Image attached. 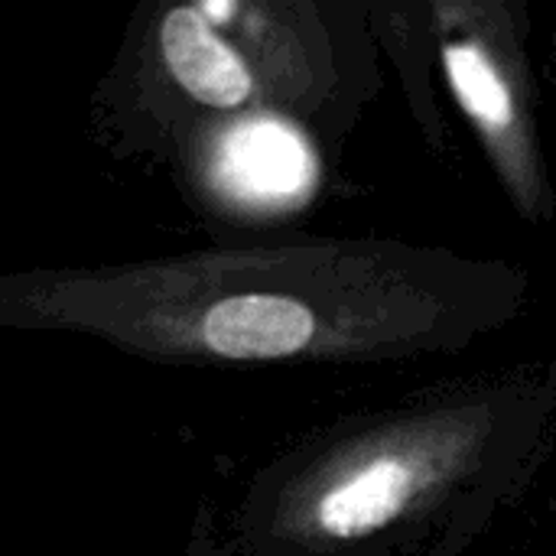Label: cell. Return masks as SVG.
<instances>
[{
	"instance_id": "cell-1",
	"label": "cell",
	"mask_w": 556,
	"mask_h": 556,
	"mask_svg": "<svg viewBox=\"0 0 556 556\" xmlns=\"http://www.w3.org/2000/svg\"><path fill=\"white\" fill-rule=\"evenodd\" d=\"M309 306L280 293H228L208 303L192 336L205 352L235 362H267L303 352L313 342Z\"/></svg>"
},
{
	"instance_id": "cell-2",
	"label": "cell",
	"mask_w": 556,
	"mask_h": 556,
	"mask_svg": "<svg viewBox=\"0 0 556 556\" xmlns=\"http://www.w3.org/2000/svg\"><path fill=\"white\" fill-rule=\"evenodd\" d=\"M160 52L169 75L208 108H241L254 91L251 68L235 46L222 39L202 3L166 10L160 20Z\"/></svg>"
},
{
	"instance_id": "cell-3",
	"label": "cell",
	"mask_w": 556,
	"mask_h": 556,
	"mask_svg": "<svg viewBox=\"0 0 556 556\" xmlns=\"http://www.w3.org/2000/svg\"><path fill=\"white\" fill-rule=\"evenodd\" d=\"M410 489H414V476L401 459L394 456L375 459L371 466H365L362 472L349 476L345 482H339L323 495L316 511L319 528L329 538H342V541L365 538L401 515V508L410 498Z\"/></svg>"
},
{
	"instance_id": "cell-4",
	"label": "cell",
	"mask_w": 556,
	"mask_h": 556,
	"mask_svg": "<svg viewBox=\"0 0 556 556\" xmlns=\"http://www.w3.org/2000/svg\"><path fill=\"white\" fill-rule=\"evenodd\" d=\"M228 173L254 195H287L306 179V153L283 127H248L228 147Z\"/></svg>"
},
{
	"instance_id": "cell-5",
	"label": "cell",
	"mask_w": 556,
	"mask_h": 556,
	"mask_svg": "<svg viewBox=\"0 0 556 556\" xmlns=\"http://www.w3.org/2000/svg\"><path fill=\"white\" fill-rule=\"evenodd\" d=\"M450 85L459 104L485 127H508L515 117L511 91L489 55L472 42H450L443 49Z\"/></svg>"
}]
</instances>
